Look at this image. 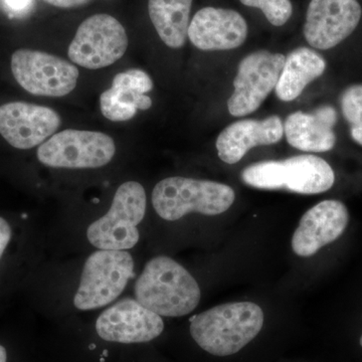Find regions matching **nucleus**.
<instances>
[{
	"label": "nucleus",
	"instance_id": "a878e982",
	"mask_svg": "<svg viewBox=\"0 0 362 362\" xmlns=\"http://www.w3.org/2000/svg\"><path fill=\"white\" fill-rule=\"evenodd\" d=\"M0 362H7V352L2 345H0Z\"/></svg>",
	"mask_w": 362,
	"mask_h": 362
},
{
	"label": "nucleus",
	"instance_id": "a211bd4d",
	"mask_svg": "<svg viewBox=\"0 0 362 362\" xmlns=\"http://www.w3.org/2000/svg\"><path fill=\"white\" fill-rule=\"evenodd\" d=\"M325 69V59L318 52L309 47H298L286 57L276 95L282 101H294L307 85L323 75Z\"/></svg>",
	"mask_w": 362,
	"mask_h": 362
},
{
	"label": "nucleus",
	"instance_id": "2eb2a0df",
	"mask_svg": "<svg viewBox=\"0 0 362 362\" xmlns=\"http://www.w3.org/2000/svg\"><path fill=\"white\" fill-rule=\"evenodd\" d=\"M247 23L233 9L204 7L194 14L188 28L190 42L202 51H228L244 44Z\"/></svg>",
	"mask_w": 362,
	"mask_h": 362
},
{
	"label": "nucleus",
	"instance_id": "9d476101",
	"mask_svg": "<svg viewBox=\"0 0 362 362\" xmlns=\"http://www.w3.org/2000/svg\"><path fill=\"white\" fill-rule=\"evenodd\" d=\"M286 57L268 51L247 54L240 62L233 81V93L228 100L230 115L243 117L258 110L275 89Z\"/></svg>",
	"mask_w": 362,
	"mask_h": 362
},
{
	"label": "nucleus",
	"instance_id": "1a4fd4ad",
	"mask_svg": "<svg viewBox=\"0 0 362 362\" xmlns=\"http://www.w3.org/2000/svg\"><path fill=\"white\" fill-rule=\"evenodd\" d=\"M16 82L35 96L64 97L77 86L80 71L66 59L47 52L21 49L11 57Z\"/></svg>",
	"mask_w": 362,
	"mask_h": 362
},
{
	"label": "nucleus",
	"instance_id": "dca6fc26",
	"mask_svg": "<svg viewBox=\"0 0 362 362\" xmlns=\"http://www.w3.org/2000/svg\"><path fill=\"white\" fill-rule=\"evenodd\" d=\"M283 135L284 125L277 115L259 121L245 119L230 124L221 131L216 147L221 161L235 164L242 160L249 150L276 144L282 139Z\"/></svg>",
	"mask_w": 362,
	"mask_h": 362
},
{
	"label": "nucleus",
	"instance_id": "9b49d317",
	"mask_svg": "<svg viewBox=\"0 0 362 362\" xmlns=\"http://www.w3.org/2000/svg\"><path fill=\"white\" fill-rule=\"evenodd\" d=\"M362 16L357 0H311L303 33L312 47L329 49L356 30Z\"/></svg>",
	"mask_w": 362,
	"mask_h": 362
},
{
	"label": "nucleus",
	"instance_id": "39448f33",
	"mask_svg": "<svg viewBox=\"0 0 362 362\" xmlns=\"http://www.w3.org/2000/svg\"><path fill=\"white\" fill-rule=\"evenodd\" d=\"M147 197L137 181L124 182L116 190L109 211L87 230V239L99 250L126 251L139 242L138 226L146 214Z\"/></svg>",
	"mask_w": 362,
	"mask_h": 362
},
{
	"label": "nucleus",
	"instance_id": "f3484780",
	"mask_svg": "<svg viewBox=\"0 0 362 362\" xmlns=\"http://www.w3.org/2000/svg\"><path fill=\"white\" fill-rule=\"evenodd\" d=\"M337 114L333 107H319L312 113L298 111L286 119L284 133L292 147L305 152H327L337 143L333 127Z\"/></svg>",
	"mask_w": 362,
	"mask_h": 362
},
{
	"label": "nucleus",
	"instance_id": "b1692460",
	"mask_svg": "<svg viewBox=\"0 0 362 362\" xmlns=\"http://www.w3.org/2000/svg\"><path fill=\"white\" fill-rule=\"evenodd\" d=\"M11 237H13V230L11 225L0 216V259L11 243Z\"/></svg>",
	"mask_w": 362,
	"mask_h": 362
},
{
	"label": "nucleus",
	"instance_id": "f257e3e1",
	"mask_svg": "<svg viewBox=\"0 0 362 362\" xmlns=\"http://www.w3.org/2000/svg\"><path fill=\"white\" fill-rule=\"evenodd\" d=\"M135 299L161 317H182L201 302V288L180 263L165 256L147 262L134 285Z\"/></svg>",
	"mask_w": 362,
	"mask_h": 362
},
{
	"label": "nucleus",
	"instance_id": "412c9836",
	"mask_svg": "<svg viewBox=\"0 0 362 362\" xmlns=\"http://www.w3.org/2000/svg\"><path fill=\"white\" fill-rule=\"evenodd\" d=\"M246 6L259 8L271 25H284L292 16L293 6L290 0H240Z\"/></svg>",
	"mask_w": 362,
	"mask_h": 362
},
{
	"label": "nucleus",
	"instance_id": "393cba45",
	"mask_svg": "<svg viewBox=\"0 0 362 362\" xmlns=\"http://www.w3.org/2000/svg\"><path fill=\"white\" fill-rule=\"evenodd\" d=\"M44 1L59 8H73V7L85 6L90 0H44Z\"/></svg>",
	"mask_w": 362,
	"mask_h": 362
},
{
	"label": "nucleus",
	"instance_id": "f8f14e48",
	"mask_svg": "<svg viewBox=\"0 0 362 362\" xmlns=\"http://www.w3.org/2000/svg\"><path fill=\"white\" fill-rule=\"evenodd\" d=\"M163 330L162 317L131 298L112 305L102 312L96 321L98 335L108 342H149L160 337Z\"/></svg>",
	"mask_w": 362,
	"mask_h": 362
},
{
	"label": "nucleus",
	"instance_id": "423d86ee",
	"mask_svg": "<svg viewBox=\"0 0 362 362\" xmlns=\"http://www.w3.org/2000/svg\"><path fill=\"white\" fill-rule=\"evenodd\" d=\"M134 259L127 251L99 250L86 259L74 306L95 310L113 303L134 276Z\"/></svg>",
	"mask_w": 362,
	"mask_h": 362
},
{
	"label": "nucleus",
	"instance_id": "5701e85b",
	"mask_svg": "<svg viewBox=\"0 0 362 362\" xmlns=\"http://www.w3.org/2000/svg\"><path fill=\"white\" fill-rule=\"evenodd\" d=\"M2 6L13 16H23L30 13L35 0H0Z\"/></svg>",
	"mask_w": 362,
	"mask_h": 362
},
{
	"label": "nucleus",
	"instance_id": "6ab92c4d",
	"mask_svg": "<svg viewBox=\"0 0 362 362\" xmlns=\"http://www.w3.org/2000/svg\"><path fill=\"white\" fill-rule=\"evenodd\" d=\"M192 0H148L152 25L162 42L171 49L187 42Z\"/></svg>",
	"mask_w": 362,
	"mask_h": 362
},
{
	"label": "nucleus",
	"instance_id": "aec40b11",
	"mask_svg": "<svg viewBox=\"0 0 362 362\" xmlns=\"http://www.w3.org/2000/svg\"><path fill=\"white\" fill-rule=\"evenodd\" d=\"M153 89V82L146 71L131 69L117 74L112 87L107 90L109 95L125 106L137 110H148L152 106L151 98L146 93Z\"/></svg>",
	"mask_w": 362,
	"mask_h": 362
},
{
	"label": "nucleus",
	"instance_id": "20e7f679",
	"mask_svg": "<svg viewBox=\"0 0 362 362\" xmlns=\"http://www.w3.org/2000/svg\"><path fill=\"white\" fill-rule=\"evenodd\" d=\"M242 180L258 189H286L299 194L327 192L335 182V175L321 157L303 154L285 160L257 162L245 168Z\"/></svg>",
	"mask_w": 362,
	"mask_h": 362
},
{
	"label": "nucleus",
	"instance_id": "4468645a",
	"mask_svg": "<svg viewBox=\"0 0 362 362\" xmlns=\"http://www.w3.org/2000/svg\"><path fill=\"white\" fill-rule=\"evenodd\" d=\"M349 223L346 206L337 199L319 202L306 211L292 238V249L299 257H311L341 237Z\"/></svg>",
	"mask_w": 362,
	"mask_h": 362
},
{
	"label": "nucleus",
	"instance_id": "6e6552de",
	"mask_svg": "<svg viewBox=\"0 0 362 362\" xmlns=\"http://www.w3.org/2000/svg\"><path fill=\"white\" fill-rule=\"evenodd\" d=\"M128 49V35L120 21L110 14L90 16L78 26L69 47L74 64L89 70L113 65Z\"/></svg>",
	"mask_w": 362,
	"mask_h": 362
},
{
	"label": "nucleus",
	"instance_id": "0eeeda50",
	"mask_svg": "<svg viewBox=\"0 0 362 362\" xmlns=\"http://www.w3.org/2000/svg\"><path fill=\"white\" fill-rule=\"evenodd\" d=\"M115 153V142L105 133L66 129L40 145L37 156L49 168L90 169L107 165Z\"/></svg>",
	"mask_w": 362,
	"mask_h": 362
},
{
	"label": "nucleus",
	"instance_id": "f03ea898",
	"mask_svg": "<svg viewBox=\"0 0 362 362\" xmlns=\"http://www.w3.org/2000/svg\"><path fill=\"white\" fill-rule=\"evenodd\" d=\"M264 321L265 315L259 305L232 302L213 307L192 318L190 334L207 354L230 356L258 337Z\"/></svg>",
	"mask_w": 362,
	"mask_h": 362
},
{
	"label": "nucleus",
	"instance_id": "7ed1b4c3",
	"mask_svg": "<svg viewBox=\"0 0 362 362\" xmlns=\"http://www.w3.org/2000/svg\"><path fill=\"white\" fill-rule=\"evenodd\" d=\"M235 194L225 183L173 176L159 181L152 192V204L163 220L175 221L192 213L218 216L235 202Z\"/></svg>",
	"mask_w": 362,
	"mask_h": 362
},
{
	"label": "nucleus",
	"instance_id": "ddd939ff",
	"mask_svg": "<svg viewBox=\"0 0 362 362\" xmlns=\"http://www.w3.org/2000/svg\"><path fill=\"white\" fill-rule=\"evenodd\" d=\"M61 117L49 107L11 102L0 106V134L14 148L42 145L61 126Z\"/></svg>",
	"mask_w": 362,
	"mask_h": 362
},
{
	"label": "nucleus",
	"instance_id": "bb28decb",
	"mask_svg": "<svg viewBox=\"0 0 362 362\" xmlns=\"http://www.w3.org/2000/svg\"><path fill=\"white\" fill-rule=\"evenodd\" d=\"M359 344H361V346L362 347V334L361 338H359Z\"/></svg>",
	"mask_w": 362,
	"mask_h": 362
},
{
	"label": "nucleus",
	"instance_id": "4be33fe9",
	"mask_svg": "<svg viewBox=\"0 0 362 362\" xmlns=\"http://www.w3.org/2000/svg\"><path fill=\"white\" fill-rule=\"evenodd\" d=\"M343 116L351 127L362 126V84L350 86L341 97Z\"/></svg>",
	"mask_w": 362,
	"mask_h": 362
}]
</instances>
